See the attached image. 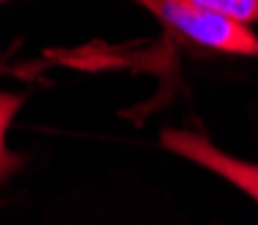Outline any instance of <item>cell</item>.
I'll use <instances>...</instances> for the list:
<instances>
[{
	"label": "cell",
	"instance_id": "cell-1",
	"mask_svg": "<svg viewBox=\"0 0 258 225\" xmlns=\"http://www.w3.org/2000/svg\"><path fill=\"white\" fill-rule=\"evenodd\" d=\"M136 3L196 46L239 57H258V36L250 27L228 22L218 14L193 6L190 0H136Z\"/></svg>",
	"mask_w": 258,
	"mask_h": 225
},
{
	"label": "cell",
	"instance_id": "cell-5",
	"mask_svg": "<svg viewBox=\"0 0 258 225\" xmlns=\"http://www.w3.org/2000/svg\"><path fill=\"white\" fill-rule=\"evenodd\" d=\"M0 71H3V65H0Z\"/></svg>",
	"mask_w": 258,
	"mask_h": 225
},
{
	"label": "cell",
	"instance_id": "cell-3",
	"mask_svg": "<svg viewBox=\"0 0 258 225\" xmlns=\"http://www.w3.org/2000/svg\"><path fill=\"white\" fill-rule=\"evenodd\" d=\"M22 103H25V95H19V93H0V185H3L6 179H11L14 174L19 171V166H22V158L14 155L9 149V144H6L9 128H11L14 117H17V111L22 109Z\"/></svg>",
	"mask_w": 258,
	"mask_h": 225
},
{
	"label": "cell",
	"instance_id": "cell-6",
	"mask_svg": "<svg viewBox=\"0 0 258 225\" xmlns=\"http://www.w3.org/2000/svg\"><path fill=\"white\" fill-rule=\"evenodd\" d=\"M0 3H3V0H0Z\"/></svg>",
	"mask_w": 258,
	"mask_h": 225
},
{
	"label": "cell",
	"instance_id": "cell-4",
	"mask_svg": "<svg viewBox=\"0 0 258 225\" xmlns=\"http://www.w3.org/2000/svg\"><path fill=\"white\" fill-rule=\"evenodd\" d=\"M190 3L242 27L258 22V0H190Z\"/></svg>",
	"mask_w": 258,
	"mask_h": 225
},
{
	"label": "cell",
	"instance_id": "cell-2",
	"mask_svg": "<svg viewBox=\"0 0 258 225\" xmlns=\"http://www.w3.org/2000/svg\"><path fill=\"white\" fill-rule=\"evenodd\" d=\"M160 144H163V149H169L174 155H179V158L190 160V163L207 168V171L218 174L226 182H231L234 187H239L242 193H247L258 203V163H253V160H239L234 155L218 149L199 130L166 128L160 133Z\"/></svg>",
	"mask_w": 258,
	"mask_h": 225
}]
</instances>
